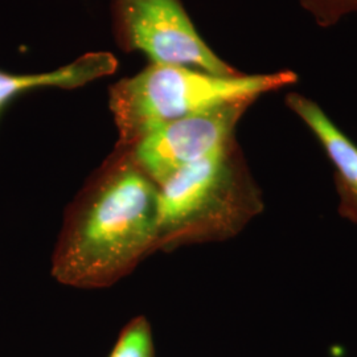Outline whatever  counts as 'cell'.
<instances>
[{"label": "cell", "mask_w": 357, "mask_h": 357, "mask_svg": "<svg viewBox=\"0 0 357 357\" xmlns=\"http://www.w3.org/2000/svg\"><path fill=\"white\" fill-rule=\"evenodd\" d=\"M113 19L119 47L144 53L151 64L188 66L218 76L238 73L205 44L180 0H113Z\"/></svg>", "instance_id": "obj_4"}, {"label": "cell", "mask_w": 357, "mask_h": 357, "mask_svg": "<svg viewBox=\"0 0 357 357\" xmlns=\"http://www.w3.org/2000/svg\"><path fill=\"white\" fill-rule=\"evenodd\" d=\"M293 110L318 138L335 167V185L339 193V213L357 224V146L332 122L318 103L298 93L286 97Z\"/></svg>", "instance_id": "obj_6"}, {"label": "cell", "mask_w": 357, "mask_h": 357, "mask_svg": "<svg viewBox=\"0 0 357 357\" xmlns=\"http://www.w3.org/2000/svg\"><path fill=\"white\" fill-rule=\"evenodd\" d=\"M151 330L144 318L132 320L123 330L110 357H153Z\"/></svg>", "instance_id": "obj_8"}, {"label": "cell", "mask_w": 357, "mask_h": 357, "mask_svg": "<svg viewBox=\"0 0 357 357\" xmlns=\"http://www.w3.org/2000/svg\"><path fill=\"white\" fill-rule=\"evenodd\" d=\"M252 103H227L167 122L125 150H128L134 163L159 187L183 167L231 143L234 128Z\"/></svg>", "instance_id": "obj_5"}, {"label": "cell", "mask_w": 357, "mask_h": 357, "mask_svg": "<svg viewBox=\"0 0 357 357\" xmlns=\"http://www.w3.org/2000/svg\"><path fill=\"white\" fill-rule=\"evenodd\" d=\"M159 187L119 149L69 208L52 261L72 287L102 289L158 250Z\"/></svg>", "instance_id": "obj_1"}, {"label": "cell", "mask_w": 357, "mask_h": 357, "mask_svg": "<svg viewBox=\"0 0 357 357\" xmlns=\"http://www.w3.org/2000/svg\"><path fill=\"white\" fill-rule=\"evenodd\" d=\"M301 4L321 26H332L347 15L357 13V0H301Z\"/></svg>", "instance_id": "obj_9"}, {"label": "cell", "mask_w": 357, "mask_h": 357, "mask_svg": "<svg viewBox=\"0 0 357 357\" xmlns=\"http://www.w3.org/2000/svg\"><path fill=\"white\" fill-rule=\"evenodd\" d=\"M262 211V192L233 141L159 185L158 250L229 240Z\"/></svg>", "instance_id": "obj_2"}, {"label": "cell", "mask_w": 357, "mask_h": 357, "mask_svg": "<svg viewBox=\"0 0 357 357\" xmlns=\"http://www.w3.org/2000/svg\"><path fill=\"white\" fill-rule=\"evenodd\" d=\"M296 79L293 70L218 76L180 65H149L110 89L119 147L128 149L153 128L175 119L227 103L255 102L262 94L290 86Z\"/></svg>", "instance_id": "obj_3"}, {"label": "cell", "mask_w": 357, "mask_h": 357, "mask_svg": "<svg viewBox=\"0 0 357 357\" xmlns=\"http://www.w3.org/2000/svg\"><path fill=\"white\" fill-rule=\"evenodd\" d=\"M118 61L112 53L91 52L76 61L48 73L13 75L0 70V114L8 103L31 90L43 88L75 89L113 75Z\"/></svg>", "instance_id": "obj_7"}]
</instances>
